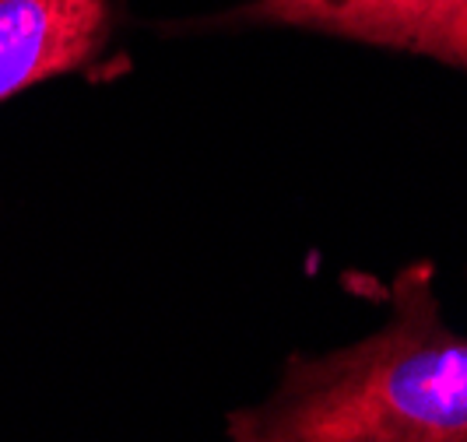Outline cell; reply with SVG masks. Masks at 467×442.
<instances>
[{"label": "cell", "instance_id": "obj_2", "mask_svg": "<svg viewBox=\"0 0 467 442\" xmlns=\"http://www.w3.org/2000/svg\"><path fill=\"white\" fill-rule=\"evenodd\" d=\"M235 22L313 28L467 70V0H254Z\"/></svg>", "mask_w": 467, "mask_h": 442}, {"label": "cell", "instance_id": "obj_3", "mask_svg": "<svg viewBox=\"0 0 467 442\" xmlns=\"http://www.w3.org/2000/svg\"><path fill=\"white\" fill-rule=\"evenodd\" d=\"M117 18L119 0H0V102L88 67Z\"/></svg>", "mask_w": 467, "mask_h": 442}, {"label": "cell", "instance_id": "obj_1", "mask_svg": "<svg viewBox=\"0 0 467 442\" xmlns=\"http://www.w3.org/2000/svg\"><path fill=\"white\" fill-rule=\"evenodd\" d=\"M229 439L467 442V337L443 324L432 267L400 271L366 341L292 358L275 394L229 415Z\"/></svg>", "mask_w": 467, "mask_h": 442}]
</instances>
